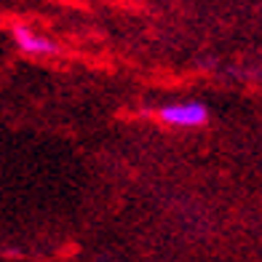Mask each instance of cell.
Returning <instances> with one entry per match:
<instances>
[{"instance_id":"6da1fadb","label":"cell","mask_w":262,"mask_h":262,"mask_svg":"<svg viewBox=\"0 0 262 262\" xmlns=\"http://www.w3.org/2000/svg\"><path fill=\"white\" fill-rule=\"evenodd\" d=\"M156 118L161 123L171 126V128H198L206 123V107L201 102H177V104H163L158 107Z\"/></svg>"},{"instance_id":"7a4b0ae2","label":"cell","mask_w":262,"mask_h":262,"mask_svg":"<svg viewBox=\"0 0 262 262\" xmlns=\"http://www.w3.org/2000/svg\"><path fill=\"white\" fill-rule=\"evenodd\" d=\"M11 38L19 46V51H25L30 56H54L56 54V43L51 38L35 32L30 25H21V21L11 25Z\"/></svg>"}]
</instances>
